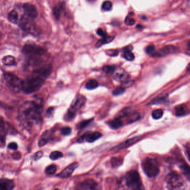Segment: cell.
Wrapping results in <instances>:
<instances>
[{"label":"cell","instance_id":"obj_1","mask_svg":"<svg viewBox=\"0 0 190 190\" xmlns=\"http://www.w3.org/2000/svg\"><path fill=\"white\" fill-rule=\"evenodd\" d=\"M43 106L41 103L35 101L24 102L18 112V118L21 124L26 127L41 123Z\"/></svg>","mask_w":190,"mask_h":190},{"label":"cell","instance_id":"obj_2","mask_svg":"<svg viewBox=\"0 0 190 190\" xmlns=\"http://www.w3.org/2000/svg\"><path fill=\"white\" fill-rule=\"evenodd\" d=\"M51 71L52 66L50 65L37 68L31 75L24 80L22 91L26 94H31L38 91L42 87Z\"/></svg>","mask_w":190,"mask_h":190},{"label":"cell","instance_id":"obj_3","mask_svg":"<svg viewBox=\"0 0 190 190\" xmlns=\"http://www.w3.org/2000/svg\"><path fill=\"white\" fill-rule=\"evenodd\" d=\"M22 53L28 58L31 65L38 66L43 61V57L46 54L41 47L34 44H26L22 49Z\"/></svg>","mask_w":190,"mask_h":190},{"label":"cell","instance_id":"obj_4","mask_svg":"<svg viewBox=\"0 0 190 190\" xmlns=\"http://www.w3.org/2000/svg\"><path fill=\"white\" fill-rule=\"evenodd\" d=\"M126 184L131 190H143L141 177L137 171L131 170L125 176Z\"/></svg>","mask_w":190,"mask_h":190},{"label":"cell","instance_id":"obj_5","mask_svg":"<svg viewBox=\"0 0 190 190\" xmlns=\"http://www.w3.org/2000/svg\"><path fill=\"white\" fill-rule=\"evenodd\" d=\"M4 82L9 89L14 92L18 93L22 91L24 80L10 72H5L3 75Z\"/></svg>","mask_w":190,"mask_h":190},{"label":"cell","instance_id":"obj_6","mask_svg":"<svg viewBox=\"0 0 190 190\" xmlns=\"http://www.w3.org/2000/svg\"><path fill=\"white\" fill-rule=\"evenodd\" d=\"M142 167L144 172L149 177H154L160 172L159 164L154 158H146L143 161Z\"/></svg>","mask_w":190,"mask_h":190},{"label":"cell","instance_id":"obj_7","mask_svg":"<svg viewBox=\"0 0 190 190\" xmlns=\"http://www.w3.org/2000/svg\"><path fill=\"white\" fill-rule=\"evenodd\" d=\"M86 101V98L83 95H77L72 102L71 104L67 113V117L68 120L72 119L75 117L77 111L83 107Z\"/></svg>","mask_w":190,"mask_h":190},{"label":"cell","instance_id":"obj_8","mask_svg":"<svg viewBox=\"0 0 190 190\" xmlns=\"http://www.w3.org/2000/svg\"><path fill=\"white\" fill-rule=\"evenodd\" d=\"M166 183L168 190H177L184 185V180L178 173L173 172L167 176Z\"/></svg>","mask_w":190,"mask_h":190},{"label":"cell","instance_id":"obj_9","mask_svg":"<svg viewBox=\"0 0 190 190\" xmlns=\"http://www.w3.org/2000/svg\"><path fill=\"white\" fill-rule=\"evenodd\" d=\"M22 12L24 18L32 21L37 16V11L35 6L31 4H24L22 6Z\"/></svg>","mask_w":190,"mask_h":190},{"label":"cell","instance_id":"obj_10","mask_svg":"<svg viewBox=\"0 0 190 190\" xmlns=\"http://www.w3.org/2000/svg\"><path fill=\"white\" fill-rule=\"evenodd\" d=\"M177 50V49L173 45H166L160 49L156 53H154L152 56L154 57H163L168 55L175 53Z\"/></svg>","mask_w":190,"mask_h":190},{"label":"cell","instance_id":"obj_11","mask_svg":"<svg viewBox=\"0 0 190 190\" xmlns=\"http://www.w3.org/2000/svg\"><path fill=\"white\" fill-rule=\"evenodd\" d=\"M101 136V133L98 132H87L80 137L77 141L78 142H82L83 141H85L87 142H94L95 141L99 139Z\"/></svg>","mask_w":190,"mask_h":190},{"label":"cell","instance_id":"obj_12","mask_svg":"<svg viewBox=\"0 0 190 190\" xmlns=\"http://www.w3.org/2000/svg\"><path fill=\"white\" fill-rule=\"evenodd\" d=\"M78 167V163L77 162L72 163L68 166L67 167L61 172L57 174V176L59 178H66L71 176L72 174L75 171V170Z\"/></svg>","mask_w":190,"mask_h":190},{"label":"cell","instance_id":"obj_13","mask_svg":"<svg viewBox=\"0 0 190 190\" xmlns=\"http://www.w3.org/2000/svg\"><path fill=\"white\" fill-rule=\"evenodd\" d=\"M112 75L113 79L119 82L126 83L129 79V74L126 72V71L121 68L116 69Z\"/></svg>","mask_w":190,"mask_h":190},{"label":"cell","instance_id":"obj_14","mask_svg":"<svg viewBox=\"0 0 190 190\" xmlns=\"http://www.w3.org/2000/svg\"><path fill=\"white\" fill-rule=\"evenodd\" d=\"M97 184L92 179H87L78 184V189L81 190H95Z\"/></svg>","mask_w":190,"mask_h":190},{"label":"cell","instance_id":"obj_15","mask_svg":"<svg viewBox=\"0 0 190 190\" xmlns=\"http://www.w3.org/2000/svg\"><path fill=\"white\" fill-rule=\"evenodd\" d=\"M15 187L14 182L8 179H0V190H12Z\"/></svg>","mask_w":190,"mask_h":190},{"label":"cell","instance_id":"obj_16","mask_svg":"<svg viewBox=\"0 0 190 190\" xmlns=\"http://www.w3.org/2000/svg\"><path fill=\"white\" fill-rule=\"evenodd\" d=\"M52 133L50 131H45L40 137L38 141L39 147H43L46 145L51 139Z\"/></svg>","mask_w":190,"mask_h":190},{"label":"cell","instance_id":"obj_17","mask_svg":"<svg viewBox=\"0 0 190 190\" xmlns=\"http://www.w3.org/2000/svg\"><path fill=\"white\" fill-rule=\"evenodd\" d=\"M139 139H140L139 137H134V138H132L131 139H129L125 141L124 142L121 143L120 144H119L118 146H116L115 149H116L117 150V149L119 150V149L127 148L132 145H133V144L136 143L137 142H138L139 141Z\"/></svg>","mask_w":190,"mask_h":190},{"label":"cell","instance_id":"obj_18","mask_svg":"<svg viewBox=\"0 0 190 190\" xmlns=\"http://www.w3.org/2000/svg\"><path fill=\"white\" fill-rule=\"evenodd\" d=\"M8 18L9 21L13 24H17V25H18L19 24L20 15L19 14V12L17 9L12 10V11L9 12Z\"/></svg>","mask_w":190,"mask_h":190},{"label":"cell","instance_id":"obj_19","mask_svg":"<svg viewBox=\"0 0 190 190\" xmlns=\"http://www.w3.org/2000/svg\"><path fill=\"white\" fill-rule=\"evenodd\" d=\"M65 9V3H61L55 6L53 9V13L56 19H59Z\"/></svg>","mask_w":190,"mask_h":190},{"label":"cell","instance_id":"obj_20","mask_svg":"<svg viewBox=\"0 0 190 190\" xmlns=\"http://www.w3.org/2000/svg\"><path fill=\"white\" fill-rule=\"evenodd\" d=\"M108 124L111 128L113 129H116L121 127L123 125V122L122 119H120L119 117H117L113 120H111L110 122H109Z\"/></svg>","mask_w":190,"mask_h":190},{"label":"cell","instance_id":"obj_21","mask_svg":"<svg viewBox=\"0 0 190 190\" xmlns=\"http://www.w3.org/2000/svg\"><path fill=\"white\" fill-rule=\"evenodd\" d=\"M2 62L3 65L7 66H15L16 65V60L15 58V57L12 56H6L4 57L2 60Z\"/></svg>","mask_w":190,"mask_h":190},{"label":"cell","instance_id":"obj_22","mask_svg":"<svg viewBox=\"0 0 190 190\" xmlns=\"http://www.w3.org/2000/svg\"><path fill=\"white\" fill-rule=\"evenodd\" d=\"M5 123L3 120L0 118V145L5 144Z\"/></svg>","mask_w":190,"mask_h":190},{"label":"cell","instance_id":"obj_23","mask_svg":"<svg viewBox=\"0 0 190 190\" xmlns=\"http://www.w3.org/2000/svg\"><path fill=\"white\" fill-rule=\"evenodd\" d=\"M180 168L183 175L190 181V166L187 163H183L180 166Z\"/></svg>","mask_w":190,"mask_h":190},{"label":"cell","instance_id":"obj_24","mask_svg":"<svg viewBox=\"0 0 190 190\" xmlns=\"http://www.w3.org/2000/svg\"><path fill=\"white\" fill-rule=\"evenodd\" d=\"M114 36H107L105 37H103L100 40H99L97 42L96 44V48H99L101 47V46L108 44L111 42H112L114 39Z\"/></svg>","mask_w":190,"mask_h":190},{"label":"cell","instance_id":"obj_25","mask_svg":"<svg viewBox=\"0 0 190 190\" xmlns=\"http://www.w3.org/2000/svg\"><path fill=\"white\" fill-rule=\"evenodd\" d=\"M125 118H126V122L127 123H132L140 119V116L137 112H130Z\"/></svg>","mask_w":190,"mask_h":190},{"label":"cell","instance_id":"obj_26","mask_svg":"<svg viewBox=\"0 0 190 190\" xmlns=\"http://www.w3.org/2000/svg\"><path fill=\"white\" fill-rule=\"evenodd\" d=\"M187 112V107L184 106V105H180L175 108V113L176 115L178 117L183 116Z\"/></svg>","mask_w":190,"mask_h":190},{"label":"cell","instance_id":"obj_27","mask_svg":"<svg viewBox=\"0 0 190 190\" xmlns=\"http://www.w3.org/2000/svg\"><path fill=\"white\" fill-rule=\"evenodd\" d=\"M98 87V83L94 79L89 80L86 84V88L88 90H93Z\"/></svg>","mask_w":190,"mask_h":190},{"label":"cell","instance_id":"obj_28","mask_svg":"<svg viewBox=\"0 0 190 190\" xmlns=\"http://www.w3.org/2000/svg\"><path fill=\"white\" fill-rule=\"evenodd\" d=\"M163 110L160 109L154 110L152 113V117L154 119H159L163 116Z\"/></svg>","mask_w":190,"mask_h":190},{"label":"cell","instance_id":"obj_29","mask_svg":"<svg viewBox=\"0 0 190 190\" xmlns=\"http://www.w3.org/2000/svg\"><path fill=\"white\" fill-rule=\"evenodd\" d=\"M57 167L54 165H51L47 167L45 169V173L48 175H54V173L56 172Z\"/></svg>","mask_w":190,"mask_h":190},{"label":"cell","instance_id":"obj_30","mask_svg":"<svg viewBox=\"0 0 190 190\" xmlns=\"http://www.w3.org/2000/svg\"><path fill=\"white\" fill-rule=\"evenodd\" d=\"M112 8V4L110 1H105L103 2L102 5V8L103 10L106 11H108L111 10Z\"/></svg>","mask_w":190,"mask_h":190},{"label":"cell","instance_id":"obj_31","mask_svg":"<svg viewBox=\"0 0 190 190\" xmlns=\"http://www.w3.org/2000/svg\"><path fill=\"white\" fill-rule=\"evenodd\" d=\"M62 157H63L62 153H61L59 151H54L53 152H52L50 156V158L52 160H56Z\"/></svg>","mask_w":190,"mask_h":190},{"label":"cell","instance_id":"obj_32","mask_svg":"<svg viewBox=\"0 0 190 190\" xmlns=\"http://www.w3.org/2000/svg\"><path fill=\"white\" fill-rule=\"evenodd\" d=\"M166 97L165 96H158L155 98L152 101H151V104H161L162 102H164L166 100Z\"/></svg>","mask_w":190,"mask_h":190},{"label":"cell","instance_id":"obj_33","mask_svg":"<svg viewBox=\"0 0 190 190\" xmlns=\"http://www.w3.org/2000/svg\"><path fill=\"white\" fill-rule=\"evenodd\" d=\"M102 70L107 74H113L116 70V68L113 65H105L103 67Z\"/></svg>","mask_w":190,"mask_h":190},{"label":"cell","instance_id":"obj_34","mask_svg":"<svg viewBox=\"0 0 190 190\" xmlns=\"http://www.w3.org/2000/svg\"><path fill=\"white\" fill-rule=\"evenodd\" d=\"M124 57L125 59L128 61H133L135 59V55L131 51H125Z\"/></svg>","mask_w":190,"mask_h":190},{"label":"cell","instance_id":"obj_35","mask_svg":"<svg viewBox=\"0 0 190 190\" xmlns=\"http://www.w3.org/2000/svg\"><path fill=\"white\" fill-rule=\"evenodd\" d=\"M122 163V158H112L111 160V164L113 167H119Z\"/></svg>","mask_w":190,"mask_h":190},{"label":"cell","instance_id":"obj_36","mask_svg":"<svg viewBox=\"0 0 190 190\" xmlns=\"http://www.w3.org/2000/svg\"><path fill=\"white\" fill-rule=\"evenodd\" d=\"M125 91V89L123 87H117L116 89H115L112 92V94L115 96H117V95H121L124 94V93Z\"/></svg>","mask_w":190,"mask_h":190},{"label":"cell","instance_id":"obj_37","mask_svg":"<svg viewBox=\"0 0 190 190\" xmlns=\"http://www.w3.org/2000/svg\"><path fill=\"white\" fill-rule=\"evenodd\" d=\"M72 132V129L71 128L66 127L62 128L61 130V133L64 136H68L70 135Z\"/></svg>","mask_w":190,"mask_h":190},{"label":"cell","instance_id":"obj_38","mask_svg":"<svg viewBox=\"0 0 190 190\" xmlns=\"http://www.w3.org/2000/svg\"><path fill=\"white\" fill-rule=\"evenodd\" d=\"M106 54L110 56H116L119 55V51L116 49H110L106 51Z\"/></svg>","mask_w":190,"mask_h":190},{"label":"cell","instance_id":"obj_39","mask_svg":"<svg viewBox=\"0 0 190 190\" xmlns=\"http://www.w3.org/2000/svg\"><path fill=\"white\" fill-rule=\"evenodd\" d=\"M155 47L154 45H149L148 46H147L146 48V52L147 54L149 55H151V54H154L155 51Z\"/></svg>","mask_w":190,"mask_h":190},{"label":"cell","instance_id":"obj_40","mask_svg":"<svg viewBox=\"0 0 190 190\" xmlns=\"http://www.w3.org/2000/svg\"><path fill=\"white\" fill-rule=\"evenodd\" d=\"M91 121H92V119L83 120L82 122H80V123L78 125V128H80V129L83 128H85V127H86L87 125H89Z\"/></svg>","mask_w":190,"mask_h":190},{"label":"cell","instance_id":"obj_41","mask_svg":"<svg viewBox=\"0 0 190 190\" xmlns=\"http://www.w3.org/2000/svg\"><path fill=\"white\" fill-rule=\"evenodd\" d=\"M125 23L126 25H127L129 26H132V25H133L134 24H135V21L132 18L127 17V18H126Z\"/></svg>","mask_w":190,"mask_h":190},{"label":"cell","instance_id":"obj_42","mask_svg":"<svg viewBox=\"0 0 190 190\" xmlns=\"http://www.w3.org/2000/svg\"><path fill=\"white\" fill-rule=\"evenodd\" d=\"M97 34L98 35L102 36L103 37H105L106 36H107V34L105 31H104L103 30H102L101 28L98 29V30H97Z\"/></svg>","mask_w":190,"mask_h":190},{"label":"cell","instance_id":"obj_43","mask_svg":"<svg viewBox=\"0 0 190 190\" xmlns=\"http://www.w3.org/2000/svg\"><path fill=\"white\" fill-rule=\"evenodd\" d=\"M185 148H186V155L188 157V159L190 161V144L188 143L185 146Z\"/></svg>","mask_w":190,"mask_h":190},{"label":"cell","instance_id":"obj_44","mask_svg":"<svg viewBox=\"0 0 190 190\" xmlns=\"http://www.w3.org/2000/svg\"><path fill=\"white\" fill-rule=\"evenodd\" d=\"M8 147L10 149H13V150H16L17 149L18 146L17 144L15 142H12L9 144Z\"/></svg>","mask_w":190,"mask_h":190},{"label":"cell","instance_id":"obj_45","mask_svg":"<svg viewBox=\"0 0 190 190\" xmlns=\"http://www.w3.org/2000/svg\"><path fill=\"white\" fill-rule=\"evenodd\" d=\"M43 156V152L42 151H39L36 152V153L34 155V159L35 160H39L40 158H41Z\"/></svg>","mask_w":190,"mask_h":190},{"label":"cell","instance_id":"obj_46","mask_svg":"<svg viewBox=\"0 0 190 190\" xmlns=\"http://www.w3.org/2000/svg\"><path fill=\"white\" fill-rule=\"evenodd\" d=\"M54 108H50L48 109V111H47V116L48 117H50L52 113L54 112Z\"/></svg>","mask_w":190,"mask_h":190},{"label":"cell","instance_id":"obj_47","mask_svg":"<svg viewBox=\"0 0 190 190\" xmlns=\"http://www.w3.org/2000/svg\"><path fill=\"white\" fill-rule=\"evenodd\" d=\"M187 48L189 49V50H190V40L187 42Z\"/></svg>","mask_w":190,"mask_h":190},{"label":"cell","instance_id":"obj_48","mask_svg":"<svg viewBox=\"0 0 190 190\" xmlns=\"http://www.w3.org/2000/svg\"><path fill=\"white\" fill-rule=\"evenodd\" d=\"M187 70L189 71H190V64L187 66Z\"/></svg>","mask_w":190,"mask_h":190},{"label":"cell","instance_id":"obj_49","mask_svg":"<svg viewBox=\"0 0 190 190\" xmlns=\"http://www.w3.org/2000/svg\"><path fill=\"white\" fill-rule=\"evenodd\" d=\"M189 6H190V1H189Z\"/></svg>","mask_w":190,"mask_h":190},{"label":"cell","instance_id":"obj_50","mask_svg":"<svg viewBox=\"0 0 190 190\" xmlns=\"http://www.w3.org/2000/svg\"><path fill=\"white\" fill-rule=\"evenodd\" d=\"M1 33H0V38H1Z\"/></svg>","mask_w":190,"mask_h":190},{"label":"cell","instance_id":"obj_51","mask_svg":"<svg viewBox=\"0 0 190 190\" xmlns=\"http://www.w3.org/2000/svg\"><path fill=\"white\" fill-rule=\"evenodd\" d=\"M54 190H58V189H55Z\"/></svg>","mask_w":190,"mask_h":190}]
</instances>
